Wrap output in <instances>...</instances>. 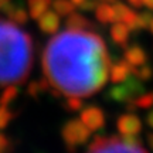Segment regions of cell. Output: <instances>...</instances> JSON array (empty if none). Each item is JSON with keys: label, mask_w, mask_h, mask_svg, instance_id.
Instances as JSON below:
<instances>
[{"label": "cell", "mask_w": 153, "mask_h": 153, "mask_svg": "<svg viewBox=\"0 0 153 153\" xmlns=\"http://www.w3.org/2000/svg\"><path fill=\"white\" fill-rule=\"evenodd\" d=\"M153 106V91L152 92H143L135 99H132L131 102H128V111L132 112L135 109H148Z\"/></svg>", "instance_id": "obj_17"}, {"label": "cell", "mask_w": 153, "mask_h": 153, "mask_svg": "<svg viewBox=\"0 0 153 153\" xmlns=\"http://www.w3.org/2000/svg\"><path fill=\"white\" fill-rule=\"evenodd\" d=\"M146 140H148L149 148L153 150V132H149V133H148V136H146Z\"/></svg>", "instance_id": "obj_29"}, {"label": "cell", "mask_w": 153, "mask_h": 153, "mask_svg": "<svg viewBox=\"0 0 153 153\" xmlns=\"http://www.w3.org/2000/svg\"><path fill=\"white\" fill-rule=\"evenodd\" d=\"M65 26L67 28H72V30H92L94 31L97 28V26L91 20H88L84 14H79L75 11L65 17Z\"/></svg>", "instance_id": "obj_14"}, {"label": "cell", "mask_w": 153, "mask_h": 153, "mask_svg": "<svg viewBox=\"0 0 153 153\" xmlns=\"http://www.w3.org/2000/svg\"><path fill=\"white\" fill-rule=\"evenodd\" d=\"M3 14H4L10 22L16 23V24H26L28 20V11L20 4H14V3H9L6 4L3 9Z\"/></svg>", "instance_id": "obj_12"}, {"label": "cell", "mask_w": 153, "mask_h": 153, "mask_svg": "<svg viewBox=\"0 0 153 153\" xmlns=\"http://www.w3.org/2000/svg\"><path fill=\"white\" fill-rule=\"evenodd\" d=\"M38 28L45 34H57L60 30V16L54 10H47L37 19Z\"/></svg>", "instance_id": "obj_10"}, {"label": "cell", "mask_w": 153, "mask_h": 153, "mask_svg": "<svg viewBox=\"0 0 153 153\" xmlns=\"http://www.w3.org/2000/svg\"><path fill=\"white\" fill-rule=\"evenodd\" d=\"M48 88H50L48 81L44 78V79H37V81L30 82V85L27 87V92H28V95H30V97L37 98V97H40L41 94L45 92Z\"/></svg>", "instance_id": "obj_19"}, {"label": "cell", "mask_w": 153, "mask_h": 153, "mask_svg": "<svg viewBox=\"0 0 153 153\" xmlns=\"http://www.w3.org/2000/svg\"><path fill=\"white\" fill-rule=\"evenodd\" d=\"M149 28H150V31H152V34H153V20H152V23H150V26H149Z\"/></svg>", "instance_id": "obj_34"}, {"label": "cell", "mask_w": 153, "mask_h": 153, "mask_svg": "<svg viewBox=\"0 0 153 153\" xmlns=\"http://www.w3.org/2000/svg\"><path fill=\"white\" fill-rule=\"evenodd\" d=\"M146 123H148V126L153 131V109L146 115Z\"/></svg>", "instance_id": "obj_27"}, {"label": "cell", "mask_w": 153, "mask_h": 153, "mask_svg": "<svg viewBox=\"0 0 153 153\" xmlns=\"http://www.w3.org/2000/svg\"><path fill=\"white\" fill-rule=\"evenodd\" d=\"M153 20V16L148 11H142L137 13V20H136V28L137 30H143V28H149L150 23Z\"/></svg>", "instance_id": "obj_23"}, {"label": "cell", "mask_w": 153, "mask_h": 153, "mask_svg": "<svg viewBox=\"0 0 153 153\" xmlns=\"http://www.w3.org/2000/svg\"><path fill=\"white\" fill-rule=\"evenodd\" d=\"M111 64L104 38L92 30L57 33L43 53L45 79L67 98H88L101 91L109 79Z\"/></svg>", "instance_id": "obj_1"}, {"label": "cell", "mask_w": 153, "mask_h": 153, "mask_svg": "<svg viewBox=\"0 0 153 153\" xmlns=\"http://www.w3.org/2000/svg\"><path fill=\"white\" fill-rule=\"evenodd\" d=\"M128 1H129L133 7H136V9H139V7L143 6V0H128Z\"/></svg>", "instance_id": "obj_28"}, {"label": "cell", "mask_w": 153, "mask_h": 153, "mask_svg": "<svg viewBox=\"0 0 153 153\" xmlns=\"http://www.w3.org/2000/svg\"><path fill=\"white\" fill-rule=\"evenodd\" d=\"M72 3H74V4L76 6V7H79V6L82 4V3H84V1H85V0H71Z\"/></svg>", "instance_id": "obj_31"}, {"label": "cell", "mask_w": 153, "mask_h": 153, "mask_svg": "<svg viewBox=\"0 0 153 153\" xmlns=\"http://www.w3.org/2000/svg\"><path fill=\"white\" fill-rule=\"evenodd\" d=\"M67 109L70 111H79L82 109V98H76V97H68L65 101Z\"/></svg>", "instance_id": "obj_24"}, {"label": "cell", "mask_w": 153, "mask_h": 153, "mask_svg": "<svg viewBox=\"0 0 153 153\" xmlns=\"http://www.w3.org/2000/svg\"><path fill=\"white\" fill-rule=\"evenodd\" d=\"M79 119L84 122V125L87 126L91 132L99 131L105 126L104 111L98 108V106H95V105H91V106H87L85 109H82Z\"/></svg>", "instance_id": "obj_7"}, {"label": "cell", "mask_w": 153, "mask_h": 153, "mask_svg": "<svg viewBox=\"0 0 153 153\" xmlns=\"http://www.w3.org/2000/svg\"><path fill=\"white\" fill-rule=\"evenodd\" d=\"M87 153H148L136 136H98Z\"/></svg>", "instance_id": "obj_3"}, {"label": "cell", "mask_w": 153, "mask_h": 153, "mask_svg": "<svg viewBox=\"0 0 153 153\" xmlns=\"http://www.w3.org/2000/svg\"><path fill=\"white\" fill-rule=\"evenodd\" d=\"M143 6H146L148 9L153 10V0H143Z\"/></svg>", "instance_id": "obj_30"}, {"label": "cell", "mask_w": 153, "mask_h": 153, "mask_svg": "<svg viewBox=\"0 0 153 153\" xmlns=\"http://www.w3.org/2000/svg\"><path fill=\"white\" fill-rule=\"evenodd\" d=\"M10 150V139L3 132H0V153H7Z\"/></svg>", "instance_id": "obj_26"}, {"label": "cell", "mask_w": 153, "mask_h": 153, "mask_svg": "<svg viewBox=\"0 0 153 153\" xmlns=\"http://www.w3.org/2000/svg\"><path fill=\"white\" fill-rule=\"evenodd\" d=\"M13 119V112L10 111L9 106L6 105H0V131L4 129Z\"/></svg>", "instance_id": "obj_22"}, {"label": "cell", "mask_w": 153, "mask_h": 153, "mask_svg": "<svg viewBox=\"0 0 153 153\" xmlns=\"http://www.w3.org/2000/svg\"><path fill=\"white\" fill-rule=\"evenodd\" d=\"M19 95V88L17 85H9V87H4V89L0 94V105H6L9 106L11 102H14Z\"/></svg>", "instance_id": "obj_20"}, {"label": "cell", "mask_w": 153, "mask_h": 153, "mask_svg": "<svg viewBox=\"0 0 153 153\" xmlns=\"http://www.w3.org/2000/svg\"><path fill=\"white\" fill-rule=\"evenodd\" d=\"M53 4V0H27L28 14L33 17L34 20H37L40 16H43L45 11L48 10Z\"/></svg>", "instance_id": "obj_16"}, {"label": "cell", "mask_w": 153, "mask_h": 153, "mask_svg": "<svg viewBox=\"0 0 153 153\" xmlns=\"http://www.w3.org/2000/svg\"><path fill=\"white\" fill-rule=\"evenodd\" d=\"M51 7L60 17H67L75 11L76 6L72 3L71 0H53Z\"/></svg>", "instance_id": "obj_18"}, {"label": "cell", "mask_w": 153, "mask_h": 153, "mask_svg": "<svg viewBox=\"0 0 153 153\" xmlns=\"http://www.w3.org/2000/svg\"><path fill=\"white\" fill-rule=\"evenodd\" d=\"M95 17L99 23L102 24H109V23L116 22V17H115V10H114V4L111 3H101L97 6L95 9Z\"/></svg>", "instance_id": "obj_15"}, {"label": "cell", "mask_w": 153, "mask_h": 153, "mask_svg": "<svg viewBox=\"0 0 153 153\" xmlns=\"http://www.w3.org/2000/svg\"><path fill=\"white\" fill-rule=\"evenodd\" d=\"M10 3V0H0V9H3L6 4H9Z\"/></svg>", "instance_id": "obj_32"}, {"label": "cell", "mask_w": 153, "mask_h": 153, "mask_svg": "<svg viewBox=\"0 0 153 153\" xmlns=\"http://www.w3.org/2000/svg\"><path fill=\"white\" fill-rule=\"evenodd\" d=\"M132 74H133V67L125 58L123 60H118L111 64L109 79L114 84H119V82L126 81Z\"/></svg>", "instance_id": "obj_9"}, {"label": "cell", "mask_w": 153, "mask_h": 153, "mask_svg": "<svg viewBox=\"0 0 153 153\" xmlns=\"http://www.w3.org/2000/svg\"><path fill=\"white\" fill-rule=\"evenodd\" d=\"M143 92H145V88H143L142 81L137 79L132 74L126 81L115 84L109 89L108 97H109V99H114L115 102H126L128 104Z\"/></svg>", "instance_id": "obj_5"}, {"label": "cell", "mask_w": 153, "mask_h": 153, "mask_svg": "<svg viewBox=\"0 0 153 153\" xmlns=\"http://www.w3.org/2000/svg\"><path fill=\"white\" fill-rule=\"evenodd\" d=\"M123 58H125L129 64H131L133 68H137V67L146 64L148 61V54L146 51L140 47V45H126L125 47V53H123Z\"/></svg>", "instance_id": "obj_11"}, {"label": "cell", "mask_w": 153, "mask_h": 153, "mask_svg": "<svg viewBox=\"0 0 153 153\" xmlns=\"http://www.w3.org/2000/svg\"><path fill=\"white\" fill-rule=\"evenodd\" d=\"M111 38L115 44H118L120 47L125 48L128 45V41H129V36H131V28L126 26L125 23H120V22H115L112 23L109 30Z\"/></svg>", "instance_id": "obj_13"}, {"label": "cell", "mask_w": 153, "mask_h": 153, "mask_svg": "<svg viewBox=\"0 0 153 153\" xmlns=\"http://www.w3.org/2000/svg\"><path fill=\"white\" fill-rule=\"evenodd\" d=\"M114 10H115V17L116 22L125 23L128 27L131 28V31H136V20H137V13L132 10L129 6L123 4L120 1L114 3Z\"/></svg>", "instance_id": "obj_8"}, {"label": "cell", "mask_w": 153, "mask_h": 153, "mask_svg": "<svg viewBox=\"0 0 153 153\" xmlns=\"http://www.w3.org/2000/svg\"><path fill=\"white\" fill-rule=\"evenodd\" d=\"M116 128L119 131L120 136H137L142 132V122L137 118V115L128 112L118 118Z\"/></svg>", "instance_id": "obj_6"}, {"label": "cell", "mask_w": 153, "mask_h": 153, "mask_svg": "<svg viewBox=\"0 0 153 153\" xmlns=\"http://www.w3.org/2000/svg\"><path fill=\"white\" fill-rule=\"evenodd\" d=\"M61 137L67 148L74 152L78 146L87 143L91 137V131L84 125L81 119H70L61 128Z\"/></svg>", "instance_id": "obj_4"}, {"label": "cell", "mask_w": 153, "mask_h": 153, "mask_svg": "<svg viewBox=\"0 0 153 153\" xmlns=\"http://www.w3.org/2000/svg\"><path fill=\"white\" fill-rule=\"evenodd\" d=\"M99 1H101V3H111V4H114L118 0H99Z\"/></svg>", "instance_id": "obj_33"}, {"label": "cell", "mask_w": 153, "mask_h": 153, "mask_svg": "<svg viewBox=\"0 0 153 153\" xmlns=\"http://www.w3.org/2000/svg\"><path fill=\"white\" fill-rule=\"evenodd\" d=\"M99 4V0H85L81 6H79V10L82 11H95L97 6Z\"/></svg>", "instance_id": "obj_25"}, {"label": "cell", "mask_w": 153, "mask_h": 153, "mask_svg": "<svg viewBox=\"0 0 153 153\" xmlns=\"http://www.w3.org/2000/svg\"><path fill=\"white\" fill-rule=\"evenodd\" d=\"M33 61L34 48L30 34L10 20H0V88L26 81Z\"/></svg>", "instance_id": "obj_2"}, {"label": "cell", "mask_w": 153, "mask_h": 153, "mask_svg": "<svg viewBox=\"0 0 153 153\" xmlns=\"http://www.w3.org/2000/svg\"><path fill=\"white\" fill-rule=\"evenodd\" d=\"M133 75L136 76L137 79H140V81H148L153 76V70L150 65L143 64V65L137 67V68H133Z\"/></svg>", "instance_id": "obj_21"}]
</instances>
